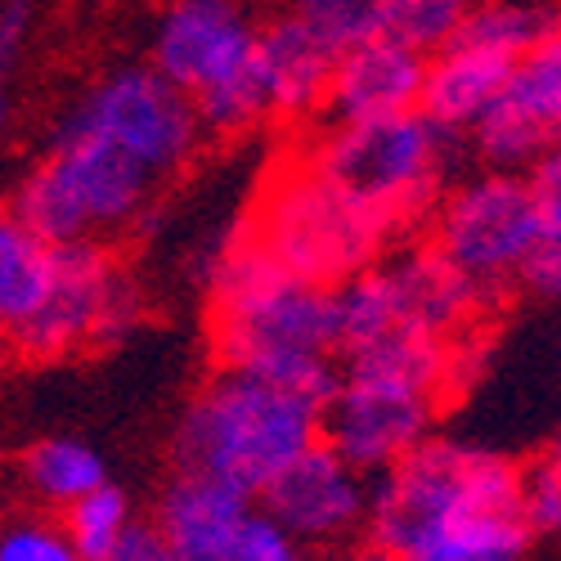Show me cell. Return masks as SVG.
Wrapping results in <instances>:
<instances>
[{
    "label": "cell",
    "mask_w": 561,
    "mask_h": 561,
    "mask_svg": "<svg viewBox=\"0 0 561 561\" xmlns=\"http://www.w3.org/2000/svg\"><path fill=\"white\" fill-rule=\"evenodd\" d=\"M423 72H427V59L417 50L368 32L342 45L323 113L333 122H373V117L413 113L417 95H423Z\"/></svg>",
    "instance_id": "obj_15"
},
{
    "label": "cell",
    "mask_w": 561,
    "mask_h": 561,
    "mask_svg": "<svg viewBox=\"0 0 561 561\" xmlns=\"http://www.w3.org/2000/svg\"><path fill=\"white\" fill-rule=\"evenodd\" d=\"M50 126L108 139L153 180H171L180 167H190L203 145L194 100L171 85L153 64H122L104 72Z\"/></svg>",
    "instance_id": "obj_11"
},
{
    "label": "cell",
    "mask_w": 561,
    "mask_h": 561,
    "mask_svg": "<svg viewBox=\"0 0 561 561\" xmlns=\"http://www.w3.org/2000/svg\"><path fill=\"white\" fill-rule=\"evenodd\" d=\"M526 184L535 194V207H539L543 225H561V139L526 171Z\"/></svg>",
    "instance_id": "obj_29"
},
{
    "label": "cell",
    "mask_w": 561,
    "mask_h": 561,
    "mask_svg": "<svg viewBox=\"0 0 561 561\" xmlns=\"http://www.w3.org/2000/svg\"><path fill=\"white\" fill-rule=\"evenodd\" d=\"M382 265L391 274V288L400 301V323L409 333L454 342V333H462V323L477 310H485V297L467 284L432 243L387 252Z\"/></svg>",
    "instance_id": "obj_17"
},
{
    "label": "cell",
    "mask_w": 561,
    "mask_h": 561,
    "mask_svg": "<svg viewBox=\"0 0 561 561\" xmlns=\"http://www.w3.org/2000/svg\"><path fill=\"white\" fill-rule=\"evenodd\" d=\"M5 126H10V104H5V95H0V139H5Z\"/></svg>",
    "instance_id": "obj_33"
},
{
    "label": "cell",
    "mask_w": 561,
    "mask_h": 561,
    "mask_svg": "<svg viewBox=\"0 0 561 561\" xmlns=\"http://www.w3.org/2000/svg\"><path fill=\"white\" fill-rule=\"evenodd\" d=\"M364 539L400 561H526L522 467L449 436H427L368 477Z\"/></svg>",
    "instance_id": "obj_1"
},
{
    "label": "cell",
    "mask_w": 561,
    "mask_h": 561,
    "mask_svg": "<svg viewBox=\"0 0 561 561\" xmlns=\"http://www.w3.org/2000/svg\"><path fill=\"white\" fill-rule=\"evenodd\" d=\"M19 481L45 512H64L81 494L113 481L108 458L77 436H41L19 454Z\"/></svg>",
    "instance_id": "obj_19"
},
{
    "label": "cell",
    "mask_w": 561,
    "mask_h": 561,
    "mask_svg": "<svg viewBox=\"0 0 561 561\" xmlns=\"http://www.w3.org/2000/svg\"><path fill=\"white\" fill-rule=\"evenodd\" d=\"M55 270V243L32 233L10 207H0V329L19 323L45 301Z\"/></svg>",
    "instance_id": "obj_20"
},
{
    "label": "cell",
    "mask_w": 561,
    "mask_h": 561,
    "mask_svg": "<svg viewBox=\"0 0 561 561\" xmlns=\"http://www.w3.org/2000/svg\"><path fill=\"white\" fill-rule=\"evenodd\" d=\"M248 233L284 270L323 288H337L351 274L378 265L400 239L382 211L342 190L310 158L288 162L265 184Z\"/></svg>",
    "instance_id": "obj_5"
},
{
    "label": "cell",
    "mask_w": 561,
    "mask_h": 561,
    "mask_svg": "<svg viewBox=\"0 0 561 561\" xmlns=\"http://www.w3.org/2000/svg\"><path fill=\"white\" fill-rule=\"evenodd\" d=\"M59 522H64L72 548L81 552V561H108L113 548L122 543V535L135 522V503H130V494L122 485L104 481L90 494H81L77 503H68L59 512Z\"/></svg>",
    "instance_id": "obj_22"
},
{
    "label": "cell",
    "mask_w": 561,
    "mask_h": 561,
    "mask_svg": "<svg viewBox=\"0 0 561 561\" xmlns=\"http://www.w3.org/2000/svg\"><path fill=\"white\" fill-rule=\"evenodd\" d=\"M552 14H557V10L522 5V0H477V5L467 10L458 36L477 41V45H490V50L517 59L526 45L543 32V23H548Z\"/></svg>",
    "instance_id": "obj_23"
},
{
    "label": "cell",
    "mask_w": 561,
    "mask_h": 561,
    "mask_svg": "<svg viewBox=\"0 0 561 561\" xmlns=\"http://www.w3.org/2000/svg\"><path fill=\"white\" fill-rule=\"evenodd\" d=\"M149 64L194 100L203 135H243L270 117L256 72V23L243 0H167Z\"/></svg>",
    "instance_id": "obj_7"
},
{
    "label": "cell",
    "mask_w": 561,
    "mask_h": 561,
    "mask_svg": "<svg viewBox=\"0 0 561 561\" xmlns=\"http://www.w3.org/2000/svg\"><path fill=\"white\" fill-rule=\"evenodd\" d=\"M229 561H306V557H301V543L284 526L274 517H265L261 507H252V517L243 522Z\"/></svg>",
    "instance_id": "obj_26"
},
{
    "label": "cell",
    "mask_w": 561,
    "mask_h": 561,
    "mask_svg": "<svg viewBox=\"0 0 561 561\" xmlns=\"http://www.w3.org/2000/svg\"><path fill=\"white\" fill-rule=\"evenodd\" d=\"M306 158L382 211L400 233L423 225L454 184V135L417 108L373 122H333Z\"/></svg>",
    "instance_id": "obj_8"
},
{
    "label": "cell",
    "mask_w": 561,
    "mask_h": 561,
    "mask_svg": "<svg viewBox=\"0 0 561 561\" xmlns=\"http://www.w3.org/2000/svg\"><path fill=\"white\" fill-rule=\"evenodd\" d=\"M153 184L158 180L108 139L50 126L45 153L23 171L5 207L45 243H113L145 220Z\"/></svg>",
    "instance_id": "obj_6"
},
{
    "label": "cell",
    "mask_w": 561,
    "mask_h": 561,
    "mask_svg": "<svg viewBox=\"0 0 561 561\" xmlns=\"http://www.w3.org/2000/svg\"><path fill=\"white\" fill-rule=\"evenodd\" d=\"M323 404L284 391L256 373L220 368L180 413L171 458L180 472H203L261 494L284 467L319 440Z\"/></svg>",
    "instance_id": "obj_4"
},
{
    "label": "cell",
    "mask_w": 561,
    "mask_h": 561,
    "mask_svg": "<svg viewBox=\"0 0 561 561\" xmlns=\"http://www.w3.org/2000/svg\"><path fill=\"white\" fill-rule=\"evenodd\" d=\"M449 387L454 342L400 329L373 346L346 351L337 387L323 404L319 440L364 477H378L432 436Z\"/></svg>",
    "instance_id": "obj_3"
},
{
    "label": "cell",
    "mask_w": 561,
    "mask_h": 561,
    "mask_svg": "<svg viewBox=\"0 0 561 561\" xmlns=\"http://www.w3.org/2000/svg\"><path fill=\"white\" fill-rule=\"evenodd\" d=\"M477 0H373V32L391 36L417 55H436L458 36Z\"/></svg>",
    "instance_id": "obj_21"
},
{
    "label": "cell",
    "mask_w": 561,
    "mask_h": 561,
    "mask_svg": "<svg viewBox=\"0 0 561 561\" xmlns=\"http://www.w3.org/2000/svg\"><path fill=\"white\" fill-rule=\"evenodd\" d=\"M14 355H10V333L5 329H0V373H5V364H10Z\"/></svg>",
    "instance_id": "obj_32"
},
{
    "label": "cell",
    "mask_w": 561,
    "mask_h": 561,
    "mask_svg": "<svg viewBox=\"0 0 561 561\" xmlns=\"http://www.w3.org/2000/svg\"><path fill=\"white\" fill-rule=\"evenodd\" d=\"M432 225V248L472 284L485 306L499 301L522 274L530 243L539 239L543 216L526 175L517 171H481L440 194Z\"/></svg>",
    "instance_id": "obj_10"
},
{
    "label": "cell",
    "mask_w": 561,
    "mask_h": 561,
    "mask_svg": "<svg viewBox=\"0 0 561 561\" xmlns=\"http://www.w3.org/2000/svg\"><path fill=\"white\" fill-rule=\"evenodd\" d=\"M288 10L310 19L337 50L373 32V0H288Z\"/></svg>",
    "instance_id": "obj_25"
},
{
    "label": "cell",
    "mask_w": 561,
    "mask_h": 561,
    "mask_svg": "<svg viewBox=\"0 0 561 561\" xmlns=\"http://www.w3.org/2000/svg\"><path fill=\"white\" fill-rule=\"evenodd\" d=\"M517 284L543 301H561V225H543L539 239L530 243Z\"/></svg>",
    "instance_id": "obj_27"
},
{
    "label": "cell",
    "mask_w": 561,
    "mask_h": 561,
    "mask_svg": "<svg viewBox=\"0 0 561 561\" xmlns=\"http://www.w3.org/2000/svg\"><path fill=\"white\" fill-rule=\"evenodd\" d=\"M211 337L220 368L256 378L329 404L342 346L333 288L297 278L243 229L211 265Z\"/></svg>",
    "instance_id": "obj_2"
},
{
    "label": "cell",
    "mask_w": 561,
    "mask_h": 561,
    "mask_svg": "<svg viewBox=\"0 0 561 561\" xmlns=\"http://www.w3.org/2000/svg\"><path fill=\"white\" fill-rule=\"evenodd\" d=\"M346 561H400V557H396V552H387V548H378V543H368V539H364V548H355V552H351Z\"/></svg>",
    "instance_id": "obj_31"
},
{
    "label": "cell",
    "mask_w": 561,
    "mask_h": 561,
    "mask_svg": "<svg viewBox=\"0 0 561 561\" xmlns=\"http://www.w3.org/2000/svg\"><path fill=\"white\" fill-rule=\"evenodd\" d=\"M256 507L284 526L301 548H337L364 530L368 477L333 445L314 440L256 494Z\"/></svg>",
    "instance_id": "obj_13"
},
{
    "label": "cell",
    "mask_w": 561,
    "mask_h": 561,
    "mask_svg": "<svg viewBox=\"0 0 561 561\" xmlns=\"http://www.w3.org/2000/svg\"><path fill=\"white\" fill-rule=\"evenodd\" d=\"M548 454H552V462H557V467H561V440H557V445H552V449H548Z\"/></svg>",
    "instance_id": "obj_34"
},
{
    "label": "cell",
    "mask_w": 561,
    "mask_h": 561,
    "mask_svg": "<svg viewBox=\"0 0 561 561\" xmlns=\"http://www.w3.org/2000/svg\"><path fill=\"white\" fill-rule=\"evenodd\" d=\"M149 297L139 288L130 261L104 239L55 243V270L45 301L10 329V355L23 364H64L77 355H100L145 323Z\"/></svg>",
    "instance_id": "obj_9"
},
{
    "label": "cell",
    "mask_w": 561,
    "mask_h": 561,
    "mask_svg": "<svg viewBox=\"0 0 561 561\" xmlns=\"http://www.w3.org/2000/svg\"><path fill=\"white\" fill-rule=\"evenodd\" d=\"M507 72H512V55H499L490 45L454 36L445 50L427 55L417 113L449 135H467L481 122V113L499 100Z\"/></svg>",
    "instance_id": "obj_18"
},
{
    "label": "cell",
    "mask_w": 561,
    "mask_h": 561,
    "mask_svg": "<svg viewBox=\"0 0 561 561\" xmlns=\"http://www.w3.org/2000/svg\"><path fill=\"white\" fill-rule=\"evenodd\" d=\"M252 507L256 499L239 485L175 467V477L153 503V530L180 561H229Z\"/></svg>",
    "instance_id": "obj_16"
},
{
    "label": "cell",
    "mask_w": 561,
    "mask_h": 561,
    "mask_svg": "<svg viewBox=\"0 0 561 561\" xmlns=\"http://www.w3.org/2000/svg\"><path fill=\"white\" fill-rule=\"evenodd\" d=\"M490 171L526 175L561 139V10L512 59L499 100L467 130Z\"/></svg>",
    "instance_id": "obj_12"
},
{
    "label": "cell",
    "mask_w": 561,
    "mask_h": 561,
    "mask_svg": "<svg viewBox=\"0 0 561 561\" xmlns=\"http://www.w3.org/2000/svg\"><path fill=\"white\" fill-rule=\"evenodd\" d=\"M108 561H180V557L167 548V539L153 530V522H139V517H135Z\"/></svg>",
    "instance_id": "obj_30"
},
{
    "label": "cell",
    "mask_w": 561,
    "mask_h": 561,
    "mask_svg": "<svg viewBox=\"0 0 561 561\" xmlns=\"http://www.w3.org/2000/svg\"><path fill=\"white\" fill-rule=\"evenodd\" d=\"M36 0H0V85H5L32 41Z\"/></svg>",
    "instance_id": "obj_28"
},
{
    "label": "cell",
    "mask_w": 561,
    "mask_h": 561,
    "mask_svg": "<svg viewBox=\"0 0 561 561\" xmlns=\"http://www.w3.org/2000/svg\"><path fill=\"white\" fill-rule=\"evenodd\" d=\"M0 561H81L59 517L45 507L0 512Z\"/></svg>",
    "instance_id": "obj_24"
},
{
    "label": "cell",
    "mask_w": 561,
    "mask_h": 561,
    "mask_svg": "<svg viewBox=\"0 0 561 561\" xmlns=\"http://www.w3.org/2000/svg\"><path fill=\"white\" fill-rule=\"evenodd\" d=\"M337 55H342L337 45L293 10L256 27V72L270 117H288V122L319 117L323 104H329Z\"/></svg>",
    "instance_id": "obj_14"
}]
</instances>
